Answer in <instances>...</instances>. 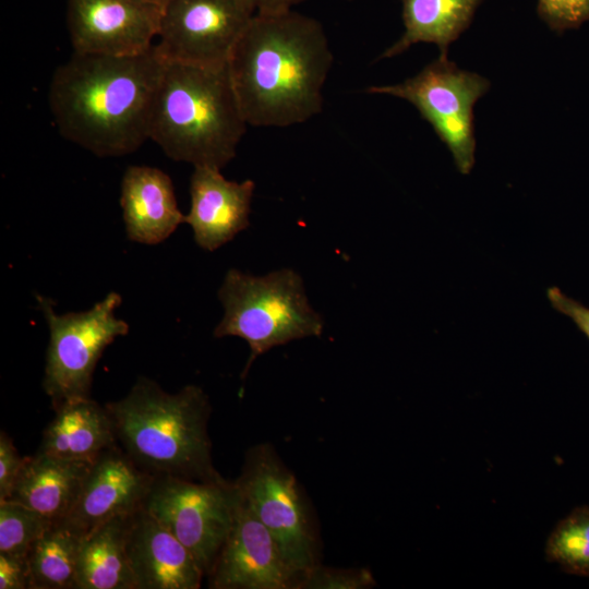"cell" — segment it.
I'll return each mask as SVG.
<instances>
[{
  "mask_svg": "<svg viewBox=\"0 0 589 589\" xmlns=\"http://www.w3.org/2000/svg\"><path fill=\"white\" fill-rule=\"evenodd\" d=\"M165 65L156 45L133 56L74 51L57 68L49 86L60 134L100 157L133 153L149 140Z\"/></svg>",
  "mask_w": 589,
  "mask_h": 589,
  "instance_id": "1",
  "label": "cell"
},
{
  "mask_svg": "<svg viewBox=\"0 0 589 589\" xmlns=\"http://www.w3.org/2000/svg\"><path fill=\"white\" fill-rule=\"evenodd\" d=\"M332 63L315 19L293 10L255 13L228 61L248 125L284 128L320 113Z\"/></svg>",
  "mask_w": 589,
  "mask_h": 589,
  "instance_id": "2",
  "label": "cell"
},
{
  "mask_svg": "<svg viewBox=\"0 0 589 589\" xmlns=\"http://www.w3.org/2000/svg\"><path fill=\"white\" fill-rule=\"evenodd\" d=\"M105 407L117 443L147 472L197 481L223 478L213 465L212 408L200 386L172 394L141 376L123 398Z\"/></svg>",
  "mask_w": 589,
  "mask_h": 589,
  "instance_id": "3",
  "label": "cell"
},
{
  "mask_svg": "<svg viewBox=\"0 0 589 589\" xmlns=\"http://www.w3.org/2000/svg\"><path fill=\"white\" fill-rule=\"evenodd\" d=\"M247 121L228 64L167 62L153 107L149 140L173 160L221 169L236 155Z\"/></svg>",
  "mask_w": 589,
  "mask_h": 589,
  "instance_id": "4",
  "label": "cell"
},
{
  "mask_svg": "<svg viewBox=\"0 0 589 589\" xmlns=\"http://www.w3.org/2000/svg\"><path fill=\"white\" fill-rule=\"evenodd\" d=\"M218 298L225 314L214 336H236L248 342L251 354L243 376L252 362L273 347L323 332V318L310 305L301 276L289 268L265 276L231 268Z\"/></svg>",
  "mask_w": 589,
  "mask_h": 589,
  "instance_id": "5",
  "label": "cell"
},
{
  "mask_svg": "<svg viewBox=\"0 0 589 589\" xmlns=\"http://www.w3.org/2000/svg\"><path fill=\"white\" fill-rule=\"evenodd\" d=\"M37 301L49 328L43 387L53 410L69 401L91 398L93 374L104 350L129 332L128 323L115 315L120 294L109 292L87 311L61 315L55 312L50 299L37 296Z\"/></svg>",
  "mask_w": 589,
  "mask_h": 589,
  "instance_id": "6",
  "label": "cell"
},
{
  "mask_svg": "<svg viewBox=\"0 0 589 589\" xmlns=\"http://www.w3.org/2000/svg\"><path fill=\"white\" fill-rule=\"evenodd\" d=\"M490 87L486 77L440 56L401 83L371 86L366 92L412 104L447 146L457 170L469 175L476 163L473 107Z\"/></svg>",
  "mask_w": 589,
  "mask_h": 589,
  "instance_id": "7",
  "label": "cell"
},
{
  "mask_svg": "<svg viewBox=\"0 0 589 589\" xmlns=\"http://www.w3.org/2000/svg\"><path fill=\"white\" fill-rule=\"evenodd\" d=\"M235 484L296 572L302 576L318 564L316 532L301 488L269 445L249 450Z\"/></svg>",
  "mask_w": 589,
  "mask_h": 589,
  "instance_id": "8",
  "label": "cell"
},
{
  "mask_svg": "<svg viewBox=\"0 0 589 589\" xmlns=\"http://www.w3.org/2000/svg\"><path fill=\"white\" fill-rule=\"evenodd\" d=\"M235 482L155 477L146 508L192 553L205 577L233 522L238 503Z\"/></svg>",
  "mask_w": 589,
  "mask_h": 589,
  "instance_id": "9",
  "label": "cell"
},
{
  "mask_svg": "<svg viewBox=\"0 0 589 589\" xmlns=\"http://www.w3.org/2000/svg\"><path fill=\"white\" fill-rule=\"evenodd\" d=\"M254 14L241 0H166L155 45L167 62L227 65Z\"/></svg>",
  "mask_w": 589,
  "mask_h": 589,
  "instance_id": "10",
  "label": "cell"
},
{
  "mask_svg": "<svg viewBox=\"0 0 589 589\" xmlns=\"http://www.w3.org/2000/svg\"><path fill=\"white\" fill-rule=\"evenodd\" d=\"M206 577L212 589H299L302 576L239 494L232 526Z\"/></svg>",
  "mask_w": 589,
  "mask_h": 589,
  "instance_id": "11",
  "label": "cell"
},
{
  "mask_svg": "<svg viewBox=\"0 0 589 589\" xmlns=\"http://www.w3.org/2000/svg\"><path fill=\"white\" fill-rule=\"evenodd\" d=\"M161 0H68L67 24L75 52L133 56L158 36Z\"/></svg>",
  "mask_w": 589,
  "mask_h": 589,
  "instance_id": "12",
  "label": "cell"
},
{
  "mask_svg": "<svg viewBox=\"0 0 589 589\" xmlns=\"http://www.w3.org/2000/svg\"><path fill=\"white\" fill-rule=\"evenodd\" d=\"M154 479L116 444L93 460L74 507L60 522L82 538L113 517L142 508Z\"/></svg>",
  "mask_w": 589,
  "mask_h": 589,
  "instance_id": "13",
  "label": "cell"
},
{
  "mask_svg": "<svg viewBox=\"0 0 589 589\" xmlns=\"http://www.w3.org/2000/svg\"><path fill=\"white\" fill-rule=\"evenodd\" d=\"M127 551L136 589H199L205 577L192 553L144 506L131 515Z\"/></svg>",
  "mask_w": 589,
  "mask_h": 589,
  "instance_id": "14",
  "label": "cell"
},
{
  "mask_svg": "<svg viewBox=\"0 0 589 589\" xmlns=\"http://www.w3.org/2000/svg\"><path fill=\"white\" fill-rule=\"evenodd\" d=\"M254 182L227 180L220 169L195 166L190 179L191 208L185 215L199 247L215 251L249 227Z\"/></svg>",
  "mask_w": 589,
  "mask_h": 589,
  "instance_id": "15",
  "label": "cell"
},
{
  "mask_svg": "<svg viewBox=\"0 0 589 589\" xmlns=\"http://www.w3.org/2000/svg\"><path fill=\"white\" fill-rule=\"evenodd\" d=\"M120 204L131 241L157 244L182 223L170 177L148 166H130L121 182Z\"/></svg>",
  "mask_w": 589,
  "mask_h": 589,
  "instance_id": "16",
  "label": "cell"
},
{
  "mask_svg": "<svg viewBox=\"0 0 589 589\" xmlns=\"http://www.w3.org/2000/svg\"><path fill=\"white\" fill-rule=\"evenodd\" d=\"M92 462L37 452L26 457L5 501L23 504L50 521L60 522L74 507Z\"/></svg>",
  "mask_w": 589,
  "mask_h": 589,
  "instance_id": "17",
  "label": "cell"
},
{
  "mask_svg": "<svg viewBox=\"0 0 589 589\" xmlns=\"http://www.w3.org/2000/svg\"><path fill=\"white\" fill-rule=\"evenodd\" d=\"M55 412V418L43 432L37 452L64 459L93 461L118 444L106 407L92 397L65 402Z\"/></svg>",
  "mask_w": 589,
  "mask_h": 589,
  "instance_id": "18",
  "label": "cell"
},
{
  "mask_svg": "<svg viewBox=\"0 0 589 589\" xmlns=\"http://www.w3.org/2000/svg\"><path fill=\"white\" fill-rule=\"evenodd\" d=\"M131 515L113 517L81 538L76 589H136L127 551Z\"/></svg>",
  "mask_w": 589,
  "mask_h": 589,
  "instance_id": "19",
  "label": "cell"
},
{
  "mask_svg": "<svg viewBox=\"0 0 589 589\" xmlns=\"http://www.w3.org/2000/svg\"><path fill=\"white\" fill-rule=\"evenodd\" d=\"M482 1L401 0L404 34L381 58L396 57L418 43L434 44L440 56L447 57L450 44L470 26Z\"/></svg>",
  "mask_w": 589,
  "mask_h": 589,
  "instance_id": "20",
  "label": "cell"
},
{
  "mask_svg": "<svg viewBox=\"0 0 589 589\" xmlns=\"http://www.w3.org/2000/svg\"><path fill=\"white\" fill-rule=\"evenodd\" d=\"M81 537L51 524L28 552L29 589H76Z\"/></svg>",
  "mask_w": 589,
  "mask_h": 589,
  "instance_id": "21",
  "label": "cell"
},
{
  "mask_svg": "<svg viewBox=\"0 0 589 589\" xmlns=\"http://www.w3.org/2000/svg\"><path fill=\"white\" fill-rule=\"evenodd\" d=\"M545 557L568 574L589 576V506L574 508L552 530Z\"/></svg>",
  "mask_w": 589,
  "mask_h": 589,
  "instance_id": "22",
  "label": "cell"
},
{
  "mask_svg": "<svg viewBox=\"0 0 589 589\" xmlns=\"http://www.w3.org/2000/svg\"><path fill=\"white\" fill-rule=\"evenodd\" d=\"M51 524L23 504L0 501V553L27 556L35 541Z\"/></svg>",
  "mask_w": 589,
  "mask_h": 589,
  "instance_id": "23",
  "label": "cell"
},
{
  "mask_svg": "<svg viewBox=\"0 0 589 589\" xmlns=\"http://www.w3.org/2000/svg\"><path fill=\"white\" fill-rule=\"evenodd\" d=\"M375 585L365 568H333L320 564L303 573L299 589H365Z\"/></svg>",
  "mask_w": 589,
  "mask_h": 589,
  "instance_id": "24",
  "label": "cell"
},
{
  "mask_svg": "<svg viewBox=\"0 0 589 589\" xmlns=\"http://www.w3.org/2000/svg\"><path fill=\"white\" fill-rule=\"evenodd\" d=\"M538 14L552 31L562 33L589 21V0H538Z\"/></svg>",
  "mask_w": 589,
  "mask_h": 589,
  "instance_id": "25",
  "label": "cell"
},
{
  "mask_svg": "<svg viewBox=\"0 0 589 589\" xmlns=\"http://www.w3.org/2000/svg\"><path fill=\"white\" fill-rule=\"evenodd\" d=\"M26 457H22L11 437L0 433V501L10 497L24 467Z\"/></svg>",
  "mask_w": 589,
  "mask_h": 589,
  "instance_id": "26",
  "label": "cell"
},
{
  "mask_svg": "<svg viewBox=\"0 0 589 589\" xmlns=\"http://www.w3.org/2000/svg\"><path fill=\"white\" fill-rule=\"evenodd\" d=\"M546 298L551 306L556 312L569 317L589 340V308L566 296L558 287L548 288Z\"/></svg>",
  "mask_w": 589,
  "mask_h": 589,
  "instance_id": "27",
  "label": "cell"
},
{
  "mask_svg": "<svg viewBox=\"0 0 589 589\" xmlns=\"http://www.w3.org/2000/svg\"><path fill=\"white\" fill-rule=\"evenodd\" d=\"M0 589H29L27 556L0 553Z\"/></svg>",
  "mask_w": 589,
  "mask_h": 589,
  "instance_id": "28",
  "label": "cell"
},
{
  "mask_svg": "<svg viewBox=\"0 0 589 589\" xmlns=\"http://www.w3.org/2000/svg\"><path fill=\"white\" fill-rule=\"evenodd\" d=\"M254 13H279L292 10V8L305 0H241Z\"/></svg>",
  "mask_w": 589,
  "mask_h": 589,
  "instance_id": "29",
  "label": "cell"
},
{
  "mask_svg": "<svg viewBox=\"0 0 589 589\" xmlns=\"http://www.w3.org/2000/svg\"><path fill=\"white\" fill-rule=\"evenodd\" d=\"M163 2H165L166 0H161Z\"/></svg>",
  "mask_w": 589,
  "mask_h": 589,
  "instance_id": "30",
  "label": "cell"
}]
</instances>
